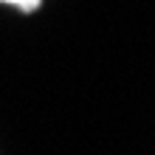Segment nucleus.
Here are the masks:
<instances>
[{
	"instance_id": "1",
	"label": "nucleus",
	"mask_w": 155,
	"mask_h": 155,
	"mask_svg": "<svg viewBox=\"0 0 155 155\" xmlns=\"http://www.w3.org/2000/svg\"><path fill=\"white\" fill-rule=\"evenodd\" d=\"M3 3H12L17 8H23V12H34V8L40 6V0H3Z\"/></svg>"
}]
</instances>
